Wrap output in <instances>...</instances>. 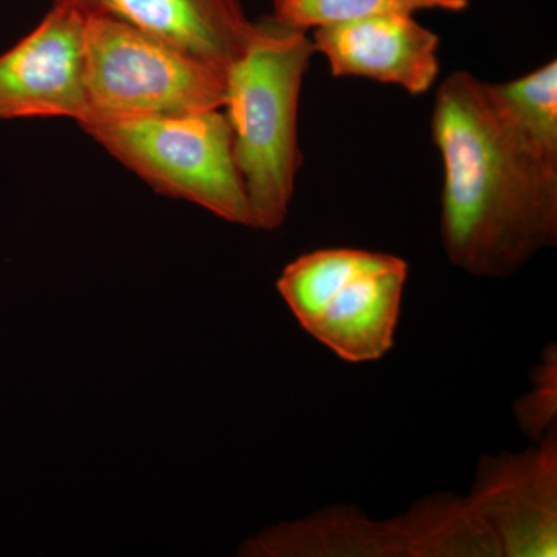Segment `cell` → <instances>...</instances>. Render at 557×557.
<instances>
[{"label": "cell", "mask_w": 557, "mask_h": 557, "mask_svg": "<svg viewBox=\"0 0 557 557\" xmlns=\"http://www.w3.org/2000/svg\"><path fill=\"white\" fill-rule=\"evenodd\" d=\"M467 498L502 557H555L557 428L525 453L482 457Z\"/></svg>", "instance_id": "obj_7"}, {"label": "cell", "mask_w": 557, "mask_h": 557, "mask_svg": "<svg viewBox=\"0 0 557 557\" xmlns=\"http://www.w3.org/2000/svg\"><path fill=\"white\" fill-rule=\"evenodd\" d=\"M314 51L338 78L391 84L428 94L440 73V38L412 14H383L314 28Z\"/></svg>", "instance_id": "obj_8"}, {"label": "cell", "mask_w": 557, "mask_h": 557, "mask_svg": "<svg viewBox=\"0 0 557 557\" xmlns=\"http://www.w3.org/2000/svg\"><path fill=\"white\" fill-rule=\"evenodd\" d=\"M87 14L65 2L0 54V120H86Z\"/></svg>", "instance_id": "obj_6"}, {"label": "cell", "mask_w": 557, "mask_h": 557, "mask_svg": "<svg viewBox=\"0 0 557 557\" xmlns=\"http://www.w3.org/2000/svg\"><path fill=\"white\" fill-rule=\"evenodd\" d=\"M556 347L549 346L534 372V387L516 405V417L528 437L539 442L557 428Z\"/></svg>", "instance_id": "obj_14"}, {"label": "cell", "mask_w": 557, "mask_h": 557, "mask_svg": "<svg viewBox=\"0 0 557 557\" xmlns=\"http://www.w3.org/2000/svg\"><path fill=\"white\" fill-rule=\"evenodd\" d=\"M83 131L161 196L189 201L226 222L255 228L222 109L115 121Z\"/></svg>", "instance_id": "obj_4"}, {"label": "cell", "mask_w": 557, "mask_h": 557, "mask_svg": "<svg viewBox=\"0 0 557 557\" xmlns=\"http://www.w3.org/2000/svg\"><path fill=\"white\" fill-rule=\"evenodd\" d=\"M468 547L467 516L450 494L418 502L406 515L372 520L354 507H333L270 528L242 548L245 556L457 557Z\"/></svg>", "instance_id": "obj_5"}, {"label": "cell", "mask_w": 557, "mask_h": 557, "mask_svg": "<svg viewBox=\"0 0 557 557\" xmlns=\"http://www.w3.org/2000/svg\"><path fill=\"white\" fill-rule=\"evenodd\" d=\"M225 75L126 22L87 14V110L79 127L222 109Z\"/></svg>", "instance_id": "obj_3"}, {"label": "cell", "mask_w": 557, "mask_h": 557, "mask_svg": "<svg viewBox=\"0 0 557 557\" xmlns=\"http://www.w3.org/2000/svg\"><path fill=\"white\" fill-rule=\"evenodd\" d=\"M469 0H274V17L300 30L383 16L412 14L420 11L461 13Z\"/></svg>", "instance_id": "obj_13"}, {"label": "cell", "mask_w": 557, "mask_h": 557, "mask_svg": "<svg viewBox=\"0 0 557 557\" xmlns=\"http://www.w3.org/2000/svg\"><path fill=\"white\" fill-rule=\"evenodd\" d=\"M491 108L505 129L539 160L557 166V62L520 78L485 83Z\"/></svg>", "instance_id": "obj_11"}, {"label": "cell", "mask_w": 557, "mask_h": 557, "mask_svg": "<svg viewBox=\"0 0 557 557\" xmlns=\"http://www.w3.org/2000/svg\"><path fill=\"white\" fill-rule=\"evenodd\" d=\"M113 17L226 69L247 49L258 22L242 0H53Z\"/></svg>", "instance_id": "obj_10"}, {"label": "cell", "mask_w": 557, "mask_h": 557, "mask_svg": "<svg viewBox=\"0 0 557 557\" xmlns=\"http://www.w3.org/2000/svg\"><path fill=\"white\" fill-rule=\"evenodd\" d=\"M383 252L357 248H325L289 262L277 278V289L288 309L306 330L318 318L330 296L348 278L381 258Z\"/></svg>", "instance_id": "obj_12"}, {"label": "cell", "mask_w": 557, "mask_h": 557, "mask_svg": "<svg viewBox=\"0 0 557 557\" xmlns=\"http://www.w3.org/2000/svg\"><path fill=\"white\" fill-rule=\"evenodd\" d=\"M432 141L443 163L440 234L454 267L505 278L557 242V166L512 137L485 83L458 70L440 84Z\"/></svg>", "instance_id": "obj_1"}, {"label": "cell", "mask_w": 557, "mask_h": 557, "mask_svg": "<svg viewBox=\"0 0 557 557\" xmlns=\"http://www.w3.org/2000/svg\"><path fill=\"white\" fill-rule=\"evenodd\" d=\"M314 53L309 32L267 17L226 69L222 110L258 230L281 228L288 215L302 163L300 94Z\"/></svg>", "instance_id": "obj_2"}, {"label": "cell", "mask_w": 557, "mask_h": 557, "mask_svg": "<svg viewBox=\"0 0 557 557\" xmlns=\"http://www.w3.org/2000/svg\"><path fill=\"white\" fill-rule=\"evenodd\" d=\"M408 273L405 259L383 252L330 296L306 332L351 364L379 361L394 348Z\"/></svg>", "instance_id": "obj_9"}]
</instances>
